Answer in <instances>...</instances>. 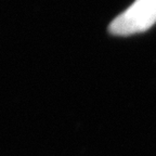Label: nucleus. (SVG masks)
<instances>
[{
  "mask_svg": "<svg viewBox=\"0 0 156 156\" xmlns=\"http://www.w3.org/2000/svg\"><path fill=\"white\" fill-rule=\"evenodd\" d=\"M155 23L156 0H136L113 20L108 30L117 36H129L145 32Z\"/></svg>",
  "mask_w": 156,
  "mask_h": 156,
  "instance_id": "nucleus-1",
  "label": "nucleus"
}]
</instances>
